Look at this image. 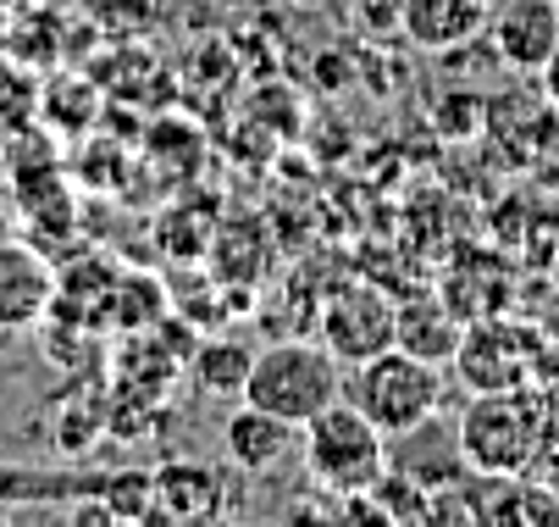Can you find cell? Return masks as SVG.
<instances>
[{"instance_id":"10","label":"cell","mask_w":559,"mask_h":527,"mask_svg":"<svg viewBox=\"0 0 559 527\" xmlns=\"http://www.w3.org/2000/svg\"><path fill=\"white\" fill-rule=\"evenodd\" d=\"M488 45L504 67L537 72L559 45V0H504L488 12Z\"/></svg>"},{"instance_id":"1","label":"cell","mask_w":559,"mask_h":527,"mask_svg":"<svg viewBox=\"0 0 559 527\" xmlns=\"http://www.w3.org/2000/svg\"><path fill=\"white\" fill-rule=\"evenodd\" d=\"M554 406L543 400V384H521V389H483L471 395L454 438H460V456L476 478H515L532 472L537 461V444L548 433Z\"/></svg>"},{"instance_id":"12","label":"cell","mask_w":559,"mask_h":527,"mask_svg":"<svg viewBox=\"0 0 559 527\" xmlns=\"http://www.w3.org/2000/svg\"><path fill=\"white\" fill-rule=\"evenodd\" d=\"M460 339H465V328H460V317L443 306V300L416 294V300H405V306H399V323H393V344H399V350L449 366L454 350H460Z\"/></svg>"},{"instance_id":"6","label":"cell","mask_w":559,"mask_h":527,"mask_svg":"<svg viewBox=\"0 0 559 527\" xmlns=\"http://www.w3.org/2000/svg\"><path fill=\"white\" fill-rule=\"evenodd\" d=\"M393 323H399L393 294H382L377 283H344L322 312V344L344 366H355V361H371L393 344Z\"/></svg>"},{"instance_id":"11","label":"cell","mask_w":559,"mask_h":527,"mask_svg":"<svg viewBox=\"0 0 559 527\" xmlns=\"http://www.w3.org/2000/svg\"><path fill=\"white\" fill-rule=\"evenodd\" d=\"M488 28L483 0H405V34L421 50H460Z\"/></svg>"},{"instance_id":"5","label":"cell","mask_w":559,"mask_h":527,"mask_svg":"<svg viewBox=\"0 0 559 527\" xmlns=\"http://www.w3.org/2000/svg\"><path fill=\"white\" fill-rule=\"evenodd\" d=\"M537 350H543V333H532L521 323H504V317H488V323L465 328L449 366H460V384L471 395L521 389V384H537Z\"/></svg>"},{"instance_id":"16","label":"cell","mask_w":559,"mask_h":527,"mask_svg":"<svg viewBox=\"0 0 559 527\" xmlns=\"http://www.w3.org/2000/svg\"><path fill=\"white\" fill-rule=\"evenodd\" d=\"M543 167H548V184H559V144L548 150V162H543Z\"/></svg>"},{"instance_id":"14","label":"cell","mask_w":559,"mask_h":527,"mask_svg":"<svg viewBox=\"0 0 559 527\" xmlns=\"http://www.w3.org/2000/svg\"><path fill=\"white\" fill-rule=\"evenodd\" d=\"M432 117L449 139H476V133H488V101L483 95H471V90H443L432 101Z\"/></svg>"},{"instance_id":"2","label":"cell","mask_w":559,"mask_h":527,"mask_svg":"<svg viewBox=\"0 0 559 527\" xmlns=\"http://www.w3.org/2000/svg\"><path fill=\"white\" fill-rule=\"evenodd\" d=\"M245 400L305 428L310 417H322L333 400H344V361L322 339H277L255 350Z\"/></svg>"},{"instance_id":"8","label":"cell","mask_w":559,"mask_h":527,"mask_svg":"<svg viewBox=\"0 0 559 527\" xmlns=\"http://www.w3.org/2000/svg\"><path fill=\"white\" fill-rule=\"evenodd\" d=\"M299 444V428L250 406V400H233L227 422H222V456L238 478H272Z\"/></svg>"},{"instance_id":"15","label":"cell","mask_w":559,"mask_h":527,"mask_svg":"<svg viewBox=\"0 0 559 527\" xmlns=\"http://www.w3.org/2000/svg\"><path fill=\"white\" fill-rule=\"evenodd\" d=\"M537 90H543V95H548V101L559 106V45H554V56H548V61L537 67Z\"/></svg>"},{"instance_id":"7","label":"cell","mask_w":559,"mask_h":527,"mask_svg":"<svg viewBox=\"0 0 559 527\" xmlns=\"http://www.w3.org/2000/svg\"><path fill=\"white\" fill-rule=\"evenodd\" d=\"M238 483H227L222 467H205V461H162L150 472V516L162 522H211V516H227L238 500H233Z\"/></svg>"},{"instance_id":"4","label":"cell","mask_w":559,"mask_h":527,"mask_svg":"<svg viewBox=\"0 0 559 527\" xmlns=\"http://www.w3.org/2000/svg\"><path fill=\"white\" fill-rule=\"evenodd\" d=\"M344 400L360 417H371L388 438H399V433H411V428H421L443 411V366L388 344L382 355L349 366Z\"/></svg>"},{"instance_id":"13","label":"cell","mask_w":559,"mask_h":527,"mask_svg":"<svg viewBox=\"0 0 559 527\" xmlns=\"http://www.w3.org/2000/svg\"><path fill=\"white\" fill-rule=\"evenodd\" d=\"M250 350L233 344V339H211L194 350L189 361V389L200 400H245V378H250Z\"/></svg>"},{"instance_id":"3","label":"cell","mask_w":559,"mask_h":527,"mask_svg":"<svg viewBox=\"0 0 559 527\" xmlns=\"http://www.w3.org/2000/svg\"><path fill=\"white\" fill-rule=\"evenodd\" d=\"M299 456L316 489H328L333 500H355L371 494L388 472V433L349 400H333L322 417L299 428Z\"/></svg>"},{"instance_id":"9","label":"cell","mask_w":559,"mask_h":527,"mask_svg":"<svg viewBox=\"0 0 559 527\" xmlns=\"http://www.w3.org/2000/svg\"><path fill=\"white\" fill-rule=\"evenodd\" d=\"M50 306H56V267L23 239H0V328L28 333L50 317Z\"/></svg>"}]
</instances>
